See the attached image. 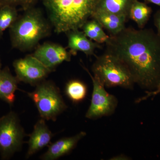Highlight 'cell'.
<instances>
[{"mask_svg": "<svg viewBox=\"0 0 160 160\" xmlns=\"http://www.w3.org/2000/svg\"><path fill=\"white\" fill-rule=\"evenodd\" d=\"M86 135L85 132L81 131L73 136L58 140L49 146L48 150L40 158L43 160H54L69 154Z\"/></svg>", "mask_w": 160, "mask_h": 160, "instance_id": "11", "label": "cell"}, {"mask_svg": "<svg viewBox=\"0 0 160 160\" xmlns=\"http://www.w3.org/2000/svg\"><path fill=\"white\" fill-rule=\"evenodd\" d=\"M107 30L110 35H115L125 29L127 18L122 16L102 11H94L92 16Z\"/></svg>", "mask_w": 160, "mask_h": 160, "instance_id": "14", "label": "cell"}, {"mask_svg": "<svg viewBox=\"0 0 160 160\" xmlns=\"http://www.w3.org/2000/svg\"><path fill=\"white\" fill-rule=\"evenodd\" d=\"M151 13L150 7L145 3L135 0L130 8L129 18L135 22L140 29H143L149 21Z\"/></svg>", "mask_w": 160, "mask_h": 160, "instance_id": "16", "label": "cell"}, {"mask_svg": "<svg viewBox=\"0 0 160 160\" xmlns=\"http://www.w3.org/2000/svg\"><path fill=\"white\" fill-rule=\"evenodd\" d=\"M84 69L90 76L93 85L91 103L86 112V117L89 119L95 120L111 115L117 107V98L108 93L105 86L92 75L88 69L85 67Z\"/></svg>", "mask_w": 160, "mask_h": 160, "instance_id": "7", "label": "cell"}, {"mask_svg": "<svg viewBox=\"0 0 160 160\" xmlns=\"http://www.w3.org/2000/svg\"><path fill=\"white\" fill-rule=\"evenodd\" d=\"M38 0H0V7L3 6H13L26 11L33 7Z\"/></svg>", "mask_w": 160, "mask_h": 160, "instance_id": "20", "label": "cell"}, {"mask_svg": "<svg viewBox=\"0 0 160 160\" xmlns=\"http://www.w3.org/2000/svg\"><path fill=\"white\" fill-rule=\"evenodd\" d=\"M146 2L154 4L160 7V0H145Z\"/></svg>", "mask_w": 160, "mask_h": 160, "instance_id": "24", "label": "cell"}, {"mask_svg": "<svg viewBox=\"0 0 160 160\" xmlns=\"http://www.w3.org/2000/svg\"><path fill=\"white\" fill-rule=\"evenodd\" d=\"M53 136L45 122V120H39L34 125L32 132L29 135L26 158L30 157L49 145Z\"/></svg>", "mask_w": 160, "mask_h": 160, "instance_id": "10", "label": "cell"}, {"mask_svg": "<svg viewBox=\"0 0 160 160\" xmlns=\"http://www.w3.org/2000/svg\"><path fill=\"white\" fill-rule=\"evenodd\" d=\"M20 82L13 76L8 66L0 70V99L12 106L15 100V92Z\"/></svg>", "mask_w": 160, "mask_h": 160, "instance_id": "13", "label": "cell"}, {"mask_svg": "<svg viewBox=\"0 0 160 160\" xmlns=\"http://www.w3.org/2000/svg\"><path fill=\"white\" fill-rule=\"evenodd\" d=\"M67 96L75 103L82 102L86 98L87 89L86 85L78 80H73L67 83L65 88Z\"/></svg>", "mask_w": 160, "mask_h": 160, "instance_id": "18", "label": "cell"}, {"mask_svg": "<svg viewBox=\"0 0 160 160\" xmlns=\"http://www.w3.org/2000/svg\"><path fill=\"white\" fill-rule=\"evenodd\" d=\"M105 52L124 64L135 84L147 89L160 82V37L152 29L125 28L106 42Z\"/></svg>", "mask_w": 160, "mask_h": 160, "instance_id": "1", "label": "cell"}, {"mask_svg": "<svg viewBox=\"0 0 160 160\" xmlns=\"http://www.w3.org/2000/svg\"><path fill=\"white\" fill-rule=\"evenodd\" d=\"M92 69L93 76L105 87L133 88L135 83L129 70L119 60L111 55L105 52L97 57Z\"/></svg>", "mask_w": 160, "mask_h": 160, "instance_id": "4", "label": "cell"}, {"mask_svg": "<svg viewBox=\"0 0 160 160\" xmlns=\"http://www.w3.org/2000/svg\"><path fill=\"white\" fill-rule=\"evenodd\" d=\"M51 72L64 62H69L71 53L62 46L56 43L46 42L38 46L32 54Z\"/></svg>", "mask_w": 160, "mask_h": 160, "instance_id": "9", "label": "cell"}, {"mask_svg": "<svg viewBox=\"0 0 160 160\" xmlns=\"http://www.w3.org/2000/svg\"><path fill=\"white\" fill-rule=\"evenodd\" d=\"M113 159H111L112 160H128V157L126 156L125 155H120L117 156L115 157L112 158Z\"/></svg>", "mask_w": 160, "mask_h": 160, "instance_id": "23", "label": "cell"}, {"mask_svg": "<svg viewBox=\"0 0 160 160\" xmlns=\"http://www.w3.org/2000/svg\"><path fill=\"white\" fill-rule=\"evenodd\" d=\"M135 0H98L94 11L109 12L129 18V13Z\"/></svg>", "mask_w": 160, "mask_h": 160, "instance_id": "15", "label": "cell"}, {"mask_svg": "<svg viewBox=\"0 0 160 160\" xmlns=\"http://www.w3.org/2000/svg\"><path fill=\"white\" fill-rule=\"evenodd\" d=\"M18 18V9L13 6L0 7V39L6 29L10 28Z\"/></svg>", "mask_w": 160, "mask_h": 160, "instance_id": "19", "label": "cell"}, {"mask_svg": "<svg viewBox=\"0 0 160 160\" xmlns=\"http://www.w3.org/2000/svg\"><path fill=\"white\" fill-rule=\"evenodd\" d=\"M18 114L11 111L0 118V154L8 159L22 149L26 136Z\"/></svg>", "mask_w": 160, "mask_h": 160, "instance_id": "6", "label": "cell"}, {"mask_svg": "<svg viewBox=\"0 0 160 160\" xmlns=\"http://www.w3.org/2000/svg\"><path fill=\"white\" fill-rule=\"evenodd\" d=\"M50 31V23L41 9L32 7L18 17L9 28L12 46L21 51L31 50L41 40L48 36Z\"/></svg>", "mask_w": 160, "mask_h": 160, "instance_id": "3", "label": "cell"}, {"mask_svg": "<svg viewBox=\"0 0 160 160\" xmlns=\"http://www.w3.org/2000/svg\"><path fill=\"white\" fill-rule=\"evenodd\" d=\"M98 0H42L58 33L80 29L92 17Z\"/></svg>", "mask_w": 160, "mask_h": 160, "instance_id": "2", "label": "cell"}, {"mask_svg": "<svg viewBox=\"0 0 160 160\" xmlns=\"http://www.w3.org/2000/svg\"><path fill=\"white\" fill-rule=\"evenodd\" d=\"M160 92V82L159 84L158 85L157 87L155 90L153 91H147L146 92V95L145 96L143 97L140 98L138 99L136 101V103H139L142 101H144V100L147 99L148 98L150 97L151 96H153L156 95Z\"/></svg>", "mask_w": 160, "mask_h": 160, "instance_id": "21", "label": "cell"}, {"mask_svg": "<svg viewBox=\"0 0 160 160\" xmlns=\"http://www.w3.org/2000/svg\"><path fill=\"white\" fill-rule=\"evenodd\" d=\"M34 102L40 117L45 120L55 121L67 108L59 89L51 81H44L36 86L35 89L28 92Z\"/></svg>", "mask_w": 160, "mask_h": 160, "instance_id": "5", "label": "cell"}, {"mask_svg": "<svg viewBox=\"0 0 160 160\" xmlns=\"http://www.w3.org/2000/svg\"><path fill=\"white\" fill-rule=\"evenodd\" d=\"M81 29L87 37L99 44L106 43L110 37L105 32L100 23L93 18L87 21Z\"/></svg>", "mask_w": 160, "mask_h": 160, "instance_id": "17", "label": "cell"}, {"mask_svg": "<svg viewBox=\"0 0 160 160\" xmlns=\"http://www.w3.org/2000/svg\"><path fill=\"white\" fill-rule=\"evenodd\" d=\"M153 21L155 26L157 29L158 34L160 37V10L155 13Z\"/></svg>", "mask_w": 160, "mask_h": 160, "instance_id": "22", "label": "cell"}, {"mask_svg": "<svg viewBox=\"0 0 160 160\" xmlns=\"http://www.w3.org/2000/svg\"><path fill=\"white\" fill-rule=\"evenodd\" d=\"M79 29L70 30L66 33L68 38V47L72 54H76L80 51L86 55H93L96 49L101 46L98 43L92 42L83 31Z\"/></svg>", "mask_w": 160, "mask_h": 160, "instance_id": "12", "label": "cell"}, {"mask_svg": "<svg viewBox=\"0 0 160 160\" xmlns=\"http://www.w3.org/2000/svg\"><path fill=\"white\" fill-rule=\"evenodd\" d=\"M13 66L19 82L36 86L45 80L51 71L32 55L15 60Z\"/></svg>", "mask_w": 160, "mask_h": 160, "instance_id": "8", "label": "cell"}, {"mask_svg": "<svg viewBox=\"0 0 160 160\" xmlns=\"http://www.w3.org/2000/svg\"><path fill=\"white\" fill-rule=\"evenodd\" d=\"M2 63H1V60H0V70L2 69Z\"/></svg>", "mask_w": 160, "mask_h": 160, "instance_id": "25", "label": "cell"}]
</instances>
